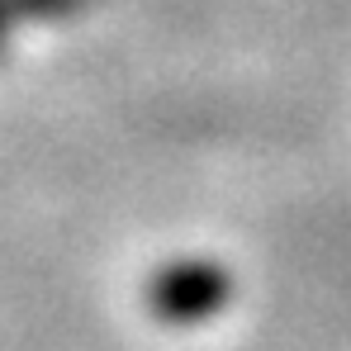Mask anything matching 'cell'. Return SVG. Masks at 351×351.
Returning <instances> with one entry per match:
<instances>
[{
	"mask_svg": "<svg viewBox=\"0 0 351 351\" xmlns=\"http://www.w3.org/2000/svg\"><path fill=\"white\" fill-rule=\"evenodd\" d=\"M233 294V276L219 261H176L152 276L147 285V308L162 323H199L214 318Z\"/></svg>",
	"mask_w": 351,
	"mask_h": 351,
	"instance_id": "obj_1",
	"label": "cell"
},
{
	"mask_svg": "<svg viewBox=\"0 0 351 351\" xmlns=\"http://www.w3.org/2000/svg\"><path fill=\"white\" fill-rule=\"evenodd\" d=\"M10 5H14V19H71L90 0H10Z\"/></svg>",
	"mask_w": 351,
	"mask_h": 351,
	"instance_id": "obj_2",
	"label": "cell"
},
{
	"mask_svg": "<svg viewBox=\"0 0 351 351\" xmlns=\"http://www.w3.org/2000/svg\"><path fill=\"white\" fill-rule=\"evenodd\" d=\"M10 29H14V5L0 0V53H5V43H10Z\"/></svg>",
	"mask_w": 351,
	"mask_h": 351,
	"instance_id": "obj_3",
	"label": "cell"
}]
</instances>
